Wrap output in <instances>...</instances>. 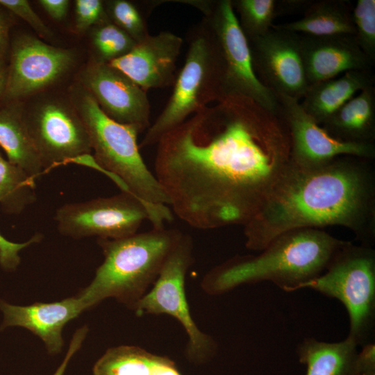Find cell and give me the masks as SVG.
<instances>
[{
  "label": "cell",
  "mask_w": 375,
  "mask_h": 375,
  "mask_svg": "<svg viewBox=\"0 0 375 375\" xmlns=\"http://www.w3.org/2000/svg\"><path fill=\"white\" fill-rule=\"evenodd\" d=\"M290 162L281 115L232 94L161 137L154 175L176 216L209 230L247 223Z\"/></svg>",
  "instance_id": "1"
},
{
  "label": "cell",
  "mask_w": 375,
  "mask_h": 375,
  "mask_svg": "<svg viewBox=\"0 0 375 375\" xmlns=\"http://www.w3.org/2000/svg\"><path fill=\"white\" fill-rule=\"evenodd\" d=\"M340 226L360 244L375 241L372 160L342 156L303 166L292 161L244 227L245 247L260 251L296 229Z\"/></svg>",
  "instance_id": "2"
},
{
  "label": "cell",
  "mask_w": 375,
  "mask_h": 375,
  "mask_svg": "<svg viewBox=\"0 0 375 375\" xmlns=\"http://www.w3.org/2000/svg\"><path fill=\"white\" fill-rule=\"evenodd\" d=\"M344 241L320 228L292 230L257 255H237L215 266L204 275L201 287L217 296L242 285L269 281L294 292L321 275Z\"/></svg>",
  "instance_id": "3"
},
{
  "label": "cell",
  "mask_w": 375,
  "mask_h": 375,
  "mask_svg": "<svg viewBox=\"0 0 375 375\" xmlns=\"http://www.w3.org/2000/svg\"><path fill=\"white\" fill-rule=\"evenodd\" d=\"M183 233L163 226L119 239L97 238L103 261L90 283L77 293L86 310L114 298L133 311Z\"/></svg>",
  "instance_id": "4"
},
{
  "label": "cell",
  "mask_w": 375,
  "mask_h": 375,
  "mask_svg": "<svg viewBox=\"0 0 375 375\" xmlns=\"http://www.w3.org/2000/svg\"><path fill=\"white\" fill-rule=\"evenodd\" d=\"M69 102L88 132L94 158L165 223L173 219L169 200L140 153L139 130L107 116L78 82L69 89Z\"/></svg>",
  "instance_id": "5"
},
{
  "label": "cell",
  "mask_w": 375,
  "mask_h": 375,
  "mask_svg": "<svg viewBox=\"0 0 375 375\" xmlns=\"http://www.w3.org/2000/svg\"><path fill=\"white\" fill-rule=\"evenodd\" d=\"M224 62L218 41L207 21L188 34L183 67L167 103L148 128L139 148L157 144L161 137L211 102L225 97Z\"/></svg>",
  "instance_id": "6"
},
{
  "label": "cell",
  "mask_w": 375,
  "mask_h": 375,
  "mask_svg": "<svg viewBox=\"0 0 375 375\" xmlns=\"http://www.w3.org/2000/svg\"><path fill=\"white\" fill-rule=\"evenodd\" d=\"M303 288L340 301L349 316L347 337L358 347L372 342L375 330V251L372 247L344 241L325 271Z\"/></svg>",
  "instance_id": "7"
},
{
  "label": "cell",
  "mask_w": 375,
  "mask_h": 375,
  "mask_svg": "<svg viewBox=\"0 0 375 375\" xmlns=\"http://www.w3.org/2000/svg\"><path fill=\"white\" fill-rule=\"evenodd\" d=\"M192 263V239L183 233L155 283L133 311L138 317L166 314L177 319L188 335L185 358L190 362L199 365L210 362L215 356L218 345L212 337L199 328L190 314L185 281Z\"/></svg>",
  "instance_id": "8"
},
{
  "label": "cell",
  "mask_w": 375,
  "mask_h": 375,
  "mask_svg": "<svg viewBox=\"0 0 375 375\" xmlns=\"http://www.w3.org/2000/svg\"><path fill=\"white\" fill-rule=\"evenodd\" d=\"M183 3L203 13L218 41L224 62L225 97L242 95L268 111L281 115L276 95L256 74L249 42L240 26L232 1L191 0Z\"/></svg>",
  "instance_id": "9"
},
{
  "label": "cell",
  "mask_w": 375,
  "mask_h": 375,
  "mask_svg": "<svg viewBox=\"0 0 375 375\" xmlns=\"http://www.w3.org/2000/svg\"><path fill=\"white\" fill-rule=\"evenodd\" d=\"M146 219L152 223L153 227L165 226V222L147 205L125 192L64 204L56 210L54 216L59 233L74 239L128 237L138 233Z\"/></svg>",
  "instance_id": "10"
},
{
  "label": "cell",
  "mask_w": 375,
  "mask_h": 375,
  "mask_svg": "<svg viewBox=\"0 0 375 375\" xmlns=\"http://www.w3.org/2000/svg\"><path fill=\"white\" fill-rule=\"evenodd\" d=\"M24 116L43 174L90 153L88 132L69 101L57 98L44 99L31 109L24 106Z\"/></svg>",
  "instance_id": "11"
},
{
  "label": "cell",
  "mask_w": 375,
  "mask_h": 375,
  "mask_svg": "<svg viewBox=\"0 0 375 375\" xmlns=\"http://www.w3.org/2000/svg\"><path fill=\"white\" fill-rule=\"evenodd\" d=\"M75 55L69 49L56 47L28 34L11 38L8 78L1 103L22 101L47 88L73 66Z\"/></svg>",
  "instance_id": "12"
},
{
  "label": "cell",
  "mask_w": 375,
  "mask_h": 375,
  "mask_svg": "<svg viewBox=\"0 0 375 375\" xmlns=\"http://www.w3.org/2000/svg\"><path fill=\"white\" fill-rule=\"evenodd\" d=\"M248 42L260 82L275 94L302 99L310 84L301 53L300 35L272 26L263 35Z\"/></svg>",
  "instance_id": "13"
},
{
  "label": "cell",
  "mask_w": 375,
  "mask_h": 375,
  "mask_svg": "<svg viewBox=\"0 0 375 375\" xmlns=\"http://www.w3.org/2000/svg\"><path fill=\"white\" fill-rule=\"evenodd\" d=\"M78 83L114 121L133 126L140 133L150 126L147 92L108 63L92 59L81 71Z\"/></svg>",
  "instance_id": "14"
},
{
  "label": "cell",
  "mask_w": 375,
  "mask_h": 375,
  "mask_svg": "<svg viewBox=\"0 0 375 375\" xmlns=\"http://www.w3.org/2000/svg\"><path fill=\"white\" fill-rule=\"evenodd\" d=\"M276 95L290 136L292 162L303 166L314 165L342 156L374 159V143L337 140L303 109L299 101L283 94Z\"/></svg>",
  "instance_id": "15"
},
{
  "label": "cell",
  "mask_w": 375,
  "mask_h": 375,
  "mask_svg": "<svg viewBox=\"0 0 375 375\" xmlns=\"http://www.w3.org/2000/svg\"><path fill=\"white\" fill-rule=\"evenodd\" d=\"M183 42L181 37L169 31L149 34L128 53L108 64L145 92L174 86Z\"/></svg>",
  "instance_id": "16"
},
{
  "label": "cell",
  "mask_w": 375,
  "mask_h": 375,
  "mask_svg": "<svg viewBox=\"0 0 375 375\" xmlns=\"http://www.w3.org/2000/svg\"><path fill=\"white\" fill-rule=\"evenodd\" d=\"M85 310L77 294L58 301L35 302L26 306L0 299V331L10 327L26 328L44 342L49 355L56 356L61 353L64 346V327Z\"/></svg>",
  "instance_id": "17"
},
{
  "label": "cell",
  "mask_w": 375,
  "mask_h": 375,
  "mask_svg": "<svg viewBox=\"0 0 375 375\" xmlns=\"http://www.w3.org/2000/svg\"><path fill=\"white\" fill-rule=\"evenodd\" d=\"M300 46L310 85L349 71L372 69L374 64L359 47L353 35H300Z\"/></svg>",
  "instance_id": "18"
},
{
  "label": "cell",
  "mask_w": 375,
  "mask_h": 375,
  "mask_svg": "<svg viewBox=\"0 0 375 375\" xmlns=\"http://www.w3.org/2000/svg\"><path fill=\"white\" fill-rule=\"evenodd\" d=\"M374 83L372 69L349 71L337 77L309 85L300 104L322 125L348 101Z\"/></svg>",
  "instance_id": "19"
},
{
  "label": "cell",
  "mask_w": 375,
  "mask_h": 375,
  "mask_svg": "<svg viewBox=\"0 0 375 375\" xmlns=\"http://www.w3.org/2000/svg\"><path fill=\"white\" fill-rule=\"evenodd\" d=\"M0 147L9 162L34 179L43 174L40 158L26 125L22 101L0 104Z\"/></svg>",
  "instance_id": "20"
},
{
  "label": "cell",
  "mask_w": 375,
  "mask_h": 375,
  "mask_svg": "<svg viewBox=\"0 0 375 375\" xmlns=\"http://www.w3.org/2000/svg\"><path fill=\"white\" fill-rule=\"evenodd\" d=\"M322 126L332 137L343 142L374 143V86L358 92Z\"/></svg>",
  "instance_id": "21"
},
{
  "label": "cell",
  "mask_w": 375,
  "mask_h": 375,
  "mask_svg": "<svg viewBox=\"0 0 375 375\" xmlns=\"http://www.w3.org/2000/svg\"><path fill=\"white\" fill-rule=\"evenodd\" d=\"M93 375H183L175 362L134 345L108 349L95 362Z\"/></svg>",
  "instance_id": "22"
},
{
  "label": "cell",
  "mask_w": 375,
  "mask_h": 375,
  "mask_svg": "<svg viewBox=\"0 0 375 375\" xmlns=\"http://www.w3.org/2000/svg\"><path fill=\"white\" fill-rule=\"evenodd\" d=\"M353 8L348 1L321 0L311 3L300 19L274 27L300 35H355Z\"/></svg>",
  "instance_id": "23"
},
{
  "label": "cell",
  "mask_w": 375,
  "mask_h": 375,
  "mask_svg": "<svg viewBox=\"0 0 375 375\" xmlns=\"http://www.w3.org/2000/svg\"><path fill=\"white\" fill-rule=\"evenodd\" d=\"M358 346L348 337L338 342L306 338L296 353L299 362L306 367V375H352Z\"/></svg>",
  "instance_id": "24"
},
{
  "label": "cell",
  "mask_w": 375,
  "mask_h": 375,
  "mask_svg": "<svg viewBox=\"0 0 375 375\" xmlns=\"http://www.w3.org/2000/svg\"><path fill=\"white\" fill-rule=\"evenodd\" d=\"M35 179L5 159L0 151V206L8 215H19L37 200Z\"/></svg>",
  "instance_id": "25"
},
{
  "label": "cell",
  "mask_w": 375,
  "mask_h": 375,
  "mask_svg": "<svg viewBox=\"0 0 375 375\" xmlns=\"http://www.w3.org/2000/svg\"><path fill=\"white\" fill-rule=\"evenodd\" d=\"M234 11L247 40L268 32L276 15L278 3L274 0H234Z\"/></svg>",
  "instance_id": "26"
},
{
  "label": "cell",
  "mask_w": 375,
  "mask_h": 375,
  "mask_svg": "<svg viewBox=\"0 0 375 375\" xmlns=\"http://www.w3.org/2000/svg\"><path fill=\"white\" fill-rule=\"evenodd\" d=\"M90 42L94 52L92 59L103 63L126 55L137 43L110 21L91 28Z\"/></svg>",
  "instance_id": "27"
},
{
  "label": "cell",
  "mask_w": 375,
  "mask_h": 375,
  "mask_svg": "<svg viewBox=\"0 0 375 375\" xmlns=\"http://www.w3.org/2000/svg\"><path fill=\"white\" fill-rule=\"evenodd\" d=\"M103 3L109 20L136 42L149 35L147 17L151 11L142 10L136 3L128 0H109Z\"/></svg>",
  "instance_id": "28"
},
{
  "label": "cell",
  "mask_w": 375,
  "mask_h": 375,
  "mask_svg": "<svg viewBox=\"0 0 375 375\" xmlns=\"http://www.w3.org/2000/svg\"><path fill=\"white\" fill-rule=\"evenodd\" d=\"M355 40L365 54L375 60V0H358L353 8Z\"/></svg>",
  "instance_id": "29"
},
{
  "label": "cell",
  "mask_w": 375,
  "mask_h": 375,
  "mask_svg": "<svg viewBox=\"0 0 375 375\" xmlns=\"http://www.w3.org/2000/svg\"><path fill=\"white\" fill-rule=\"evenodd\" d=\"M110 21L100 0H76L75 1V26L83 33L103 22Z\"/></svg>",
  "instance_id": "30"
},
{
  "label": "cell",
  "mask_w": 375,
  "mask_h": 375,
  "mask_svg": "<svg viewBox=\"0 0 375 375\" xmlns=\"http://www.w3.org/2000/svg\"><path fill=\"white\" fill-rule=\"evenodd\" d=\"M42 239L43 235L38 232L27 241L18 243L7 240L0 233L1 269L6 272L16 271L21 263L19 252L33 244L40 242Z\"/></svg>",
  "instance_id": "31"
},
{
  "label": "cell",
  "mask_w": 375,
  "mask_h": 375,
  "mask_svg": "<svg viewBox=\"0 0 375 375\" xmlns=\"http://www.w3.org/2000/svg\"><path fill=\"white\" fill-rule=\"evenodd\" d=\"M0 4L25 21L40 37L47 38L52 35L51 30L46 26L38 15L33 10L26 0H0Z\"/></svg>",
  "instance_id": "32"
},
{
  "label": "cell",
  "mask_w": 375,
  "mask_h": 375,
  "mask_svg": "<svg viewBox=\"0 0 375 375\" xmlns=\"http://www.w3.org/2000/svg\"><path fill=\"white\" fill-rule=\"evenodd\" d=\"M15 23V15L0 4V58L8 60L10 32Z\"/></svg>",
  "instance_id": "33"
},
{
  "label": "cell",
  "mask_w": 375,
  "mask_h": 375,
  "mask_svg": "<svg viewBox=\"0 0 375 375\" xmlns=\"http://www.w3.org/2000/svg\"><path fill=\"white\" fill-rule=\"evenodd\" d=\"M88 327L87 326H83L74 332L65 358L52 375H65L72 358L81 349L88 333Z\"/></svg>",
  "instance_id": "34"
},
{
  "label": "cell",
  "mask_w": 375,
  "mask_h": 375,
  "mask_svg": "<svg viewBox=\"0 0 375 375\" xmlns=\"http://www.w3.org/2000/svg\"><path fill=\"white\" fill-rule=\"evenodd\" d=\"M375 371V344L369 342L362 346L357 353L353 367V374Z\"/></svg>",
  "instance_id": "35"
},
{
  "label": "cell",
  "mask_w": 375,
  "mask_h": 375,
  "mask_svg": "<svg viewBox=\"0 0 375 375\" xmlns=\"http://www.w3.org/2000/svg\"><path fill=\"white\" fill-rule=\"evenodd\" d=\"M38 2L56 21H61L67 16L69 5L68 0H39Z\"/></svg>",
  "instance_id": "36"
},
{
  "label": "cell",
  "mask_w": 375,
  "mask_h": 375,
  "mask_svg": "<svg viewBox=\"0 0 375 375\" xmlns=\"http://www.w3.org/2000/svg\"><path fill=\"white\" fill-rule=\"evenodd\" d=\"M8 78V60L0 58V104L6 91Z\"/></svg>",
  "instance_id": "37"
},
{
  "label": "cell",
  "mask_w": 375,
  "mask_h": 375,
  "mask_svg": "<svg viewBox=\"0 0 375 375\" xmlns=\"http://www.w3.org/2000/svg\"><path fill=\"white\" fill-rule=\"evenodd\" d=\"M352 375H375V371L365 372V373H360V374H354Z\"/></svg>",
  "instance_id": "38"
}]
</instances>
